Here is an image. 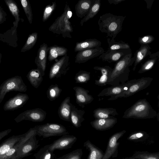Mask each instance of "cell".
Instances as JSON below:
<instances>
[{
    "label": "cell",
    "instance_id": "6da1fadb",
    "mask_svg": "<svg viewBox=\"0 0 159 159\" xmlns=\"http://www.w3.org/2000/svg\"><path fill=\"white\" fill-rule=\"evenodd\" d=\"M132 52L127 54L117 61L113 68L107 84L112 86L123 84L128 80L130 70L129 67L134 63Z\"/></svg>",
    "mask_w": 159,
    "mask_h": 159
},
{
    "label": "cell",
    "instance_id": "7a4b0ae2",
    "mask_svg": "<svg viewBox=\"0 0 159 159\" xmlns=\"http://www.w3.org/2000/svg\"><path fill=\"white\" fill-rule=\"evenodd\" d=\"M125 16H117L108 13L100 16L98 21L99 30L107 37L114 39L122 30Z\"/></svg>",
    "mask_w": 159,
    "mask_h": 159
},
{
    "label": "cell",
    "instance_id": "3957f363",
    "mask_svg": "<svg viewBox=\"0 0 159 159\" xmlns=\"http://www.w3.org/2000/svg\"><path fill=\"white\" fill-rule=\"evenodd\" d=\"M157 111L146 99L138 100L124 112L122 118L125 119H152L157 116Z\"/></svg>",
    "mask_w": 159,
    "mask_h": 159
},
{
    "label": "cell",
    "instance_id": "277c9868",
    "mask_svg": "<svg viewBox=\"0 0 159 159\" xmlns=\"http://www.w3.org/2000/svg\"><path fill=\"white\" fill-rule=\"evenodd\" d=\"M72 15L71 9L66 2L64 12L57 18L48 30L54 34H61L64 38H71L70 33L73 32V29L70 20Z\"/></svg>",
    "mask_w": 159,
    "mask_h": 159
},
{
    "label": "cell",
    "instance_id": "5b68a950",
    "mask_svg": "<svg viewBox=\"0 0 159 159\" xmlns=\"http://www.w3.org/2000/svg\"><path fill=\"white\" fill-rule=\"evenodd\" d=\"M153 79L150 77H142L137 79L132 80L128 89L120 93L111 97L108 99L113 101L118 98H127L138 92L147 88L150 84Z\"/></svg>",
    "mask_w": 159,
    "mask_h": 159
},
{
    "label": "cell",
    "instance_id": "8992f818",
    "mask_svg": "<svg viewBox=\"0 0 159 159\" xmlns=\"http://www.w3.org/2000/svg\"><path fill=\"white\" fill-rule=\"evenodd\" d=\"M27 90V86L21 76H15L9 78L0 85V103L8 93L13 91L25 92Z\"/></svg>",
    "mask_w": 159,
    "mask_h": 159
},
{
    "label": "cell",
    "instance_id": "52a82bcc",
    "mask_svg": "<svg viewBox=\"0 0 159 159\" xmlns=\"http://www.w3.org/2000/svg\"><path fill=\"white\" fill-rule=\"evenodd\" d=\"M34 127L37 135L43 138L63 135L69 133L65 127L58 124L47 123Z\"/></svg>",
    "mask_w": 159,
    "mask_h": 159
},
{
    "label": "cell",
    "instance_id": "ba28073f",
    "mask_svg": "<svg viewBox=\"0 0 159 159\" xmlns=\"http://www.w3.org/2000/svg\"><path fill=\"white\" fill-rule=\"evenodd\" d=\"M70 65L69 57L67 55L57 60L50 68L48 74L49 79L60 78L65 75L70 69Z\"/></svg>",
    "mask_w": 159,
    "mask_h": 159
},
{
    "label": "cell",
    "instance_id": "9c48e42d",
    "mask_svg": "<svg viewBox=\"0 0 159 159\" xmlns=\"http://www.w3.org/2000/svg\"><path fill=\"white\" fill-rule=\"evenodd\" d=\"M46 115L45 111L40 108H37L24 111L15 118L14 120L17 123L24 120L40 122L45 120Z\"/></svg>",
    "mask_w": 159,
    "mask_h": 159
},
{
    "label": "cell",
    "instance_id": "30bf717a",
    "mask_svg": "<svg viewBox=\"0 0 159 159\" xmlns=\"http://www.w3.org/2000/svg\"><path fill=\"white\" fill-rule=\"evenodd\" d=\"M40 146L36 135L31 137L21 146L11 159H22L32 154V152Z\"/></svg>",
    "mask_w": 159,
    "mask_h": 159
},
{
    "label": "cell",
    "instance_id": "8fae6325",
    "mask_svg": "<svg viewBox=\"0 0 159 159\" xmlns=\"http://www.w3.org/2000/svg\"><path fill=\"white\" fill-rule=\"evenodd\" d=\"M126 132V130H123L115 133L110 138L107 149L102 159H109L111 157L117 156L118 147L119 144L117 141Z\"/></svg>",
    "mask_w": 159,
    "mask_h": 159
},
{
    "label": "cell",
    "instance_id": "7c38bea8",
    "mask_svg": "<svg viewBox=\"0 0 159 159\" xmlns=\"http://www.w3.org/2000/svg\"><path fill=\"white\" fill-rule=\"evenodd\" d=\"M77 140V138L73 135H63L50 144L49 149L54 152L56 150H62L70 148Z\"/></svg>",
    "mask_w": 159,
    "mask_h": 159
},
{
    "label": "cell",
    "instance_id": "4fadbf2b",
    "mask_svg": "<svg viewBox=\"0 0 159 159\" xmlns=\"http://www.w3.org/2000/svg\"><path fill=\"white\" fill-rule=\"evenodd\" d=\"M104 52L105 50L101 47L78 52L75 57V62L78 63H85L100 56Z\"/></svg>",
    "mask_w": 159,
    "mask_h": 159
},
{
    "label": "cell",
    "instance_id": "5bb4252c",
    "mask_svg": "<svg viewBox=\"0 0 159 159\" xmlns=\"http://www.w3.org/2000/svg\"><path fill=\"white\" fill-rule=\"evenodd\" d=\"M29 99L28 95L19 93L7 100L4 104L3 110L5 111H13L22 107Z\"/></svg>",
    "mask_w": 159,
    "mask_h": 159
},
{
    "label": "cell",
    "instance_id": "9a60e30c",
    "mask_svg": "<svg viewBox=\"0 0 159 159\" xmlns=\"http://www.w3.org/2000/svg\"><path fill=\"white\" fill-rule=\"evenodd\" d=\"M130 48L113 50H107L101 54L99 58L104 61L109 63L117 62L126 55L132 53Z\"/></svg>",
    "mask_w": 159,
    "mask_h": 159
},
{
    "label": "cell",
    "instance_id": "2e32d148",
    "mask_svg": "<svg viewBox=\"0 0 159 159\" xmlns=\"http://www.w3.org/2000/svg\"><path fill=\"white\" fill-rule=\"evenodd\" d=\"M73 89L75 92V96L76 103L84 108L85 105L90 103L94 99L93 97L89 94V90L79 87L75 86Z\"/></svg>",
    "mask_w": 159,
    "mask_h": 159
},
{
    "label": "cell",
    "instance_id": "e0dca14e",
    "mask_svg": "<svg viewBox=\"0 0 159 159\" xmlns=\"http://www.w3.org/2000/svg\"><path fill=\"white\" fill-rule=\"evenodd\" d=\"M49 48V47H48L47 44L45 43L41 45L35 59V63L37 68L42 71L44 76L46 68L47 56Z\"/></svg>",
    "mask_w": 159,
    "mask_h": 159
},
{
    "label": "cell",
    "instance_id": "ac0fdd59",
    "mask_svg": "<svg viewBox=\"0 0 159 159\" xmlns=\"http://www.w3.org/2000/svg\"><path fill=\"white\" fill-rule=\"evenodd\" d=\"M35 135H37V131L34 127L31 128L25 133V136L9 150L2 159H11L19 148L31 137Z\"/></svg>",
    "mask_w": 159,
    "mask_h": 159
},
{
    "label": "cell",
    "instance_id": "d6986e66",
    "mask_svg": "<svg viewBox=\"0 0 159 159\" xmlns=\"http://www.w3.org/2000/svg\"><path fill=\"white\" fill-rule=\"evenodd\" d=\"M129 80L123 84L112 86L103 89L98 95V97L112 96L119 94L126 90L132 82Z\"/></svg>",
    "mask_w": 159,
    "mask_h": 159
},
{
    "label": "cell",
    "instance_id": "ffe728a7",
    "mask_svg": "<svg viewBox=\"0 0 159 159\" xmlns=\"http://www.w3.org/2000/svg\"><path fill=\"white\" fill-rule=\"evenodd\" d=\"M117 122V119L114 117L108 119H95L90 122L91 126L96 129L104 131L112 128Z\"/></svg>",
    "mask_w": 159,
    "mask_h": 159
},
{
    "label": "cell",
    "instance_id": "44dd1931",
    "mask_svg": "<svg viewBox=\"0 0 159 159\" xmlns=\"http://www.w3.org/2000/svg\"><path fill=\"white\" fill-rule=\"evenodd\" d=\"M72 105L70 97L66 98L62 101L58 111V116L61 119L71 122L70 115Z\"/></svg>",
    "mask_w": 159,
    "mask_h": 159
},
{
    "label": "cell",
    "instance_id": "7402d4cb",
    "mask_svg": "<svg viewBox=\"0 0 159 159\" xmlns=\"http://www.w3.org/2000/svg\"><path fill=\"white\" fill-rule=\"evenodd\" d=\"M95 70L100 71L101 75L98 80H95V84L100 86H103L107 84L113 68L108 66H95L93 67Z\"/></svg>",
    "mask_w": 159,
    "mask_h": 159
},
{
    "label": "cell",
    "instance_id": "603a6c76",
    "mask_svg": "<svg viewBox=\"0 0 159 159\" xmlns=\"http://www.w3.org/2000/svg\"><path fill=\"white\" fill-rule=\"evenodd\" d=\"M151 47L148 44H142L134 54V66L133 70L135 71L137 66L147 56L152 54L150 51Z\"/></svg>",
    "mask_w": 159,
    "mask_h": 159
},
{
    "label": "cell",
    "instance_id": "cb8c5ba5",
    "mask_svg": "<svg viewBox=\"0 0 159 159\" xmlns=\"http://www.w3.org/2000/svg\"><path fill=\"white\" fill-rule=\"evenodd\" d=\"M25 135V134L18 135H13L4 141L0 145V159H2L4 155L9 150Z\"/></svg>",
    "mask_w": 159,
    "mask_h": 159
},
{
    "label": "cell",
    "instance_id": "d4e9b609",
    "mask_svg": "<svg viewBox=\"0 0 159 159\" xmlns=\"http://www.w3.org/2000/svg\"><path fill=\"white\" fill-rule=\"evenodd\" d=\"M118 115L116 109L112 107L98 108L93 111V116L95 119L113 118Z\"/></svg>",
    "mask_w": 159,
    "mask_h": 159
},
{
    "label": "cell",
    "instance_id": "484cf974",
    "mask_svg": "<svg viewBox=\"0 0 159 159\" xmlns=\"http://www.w3.org/2000/svg\"><path fill=\"white\" fill-rule=\"evenodd\" d=\"M43 76L42 71L37 68L30 70L26 75V77L31 84L37 89L43 81Z\"/></svg>",
    "mask_w": 159,
    "mask_h": 159
},
{
    "label": "cell",
    "instance_id": "4316f807",
    "mask_svg": "<svg viewBox=\"0 0 159 159\" xmlns=\"http://www.w3.org/2000/svg\"><path fill=\"white\" fill-rule=\"evenodd\" d=\"M85 111L83 110L79 109L73 104L71 106L70 118L71 122L76 128L81 126V123L84 120L83 117Z\"/></svg>",
    "mask_w": 159,
    "mask_h": 159
},
{
    "label": "cell",
    "instance_id": "83f0119b",
    "mask_svg": "<svg viewBox=\"0 0 159 159\" xmlns=\"http://www.w3.org/2000/svg\"><path fill=\"white\" fill-rule=\"evenodd\" d=\"M101 42L95 39H87L84 41L77 42L74 49L75 52L100 47Z\"/></svg>",
    "mask_w": 159,
    "mask_h": 159
},
{
    "label": "cell",
    "instance_id": "f1b7e54d",
    "mask_svg": "<svg viewBox=\"0 0 159 159\" xmlns=\"http://www.w3.org/2000/svg\"><path fill=\"white\" fill-rule=\"evenodd\" d=\"M93 0H80L75 5V13L80 18L84 17L90 9Z\"/></svg>",
    "mask_w": 159,
    "mask_h": 159
},
{
    "label": "cell",
    "instance_id": "f546056e",
    "mask_svg": "<svg viewBox=\"0 0 159 159\" xmlns=\"http://www.w3.org/2000/svg\"><path fill=\"white\" fill-rule=\"evenodd\" d=\"M84 147L89 151L87 159H102L104 154L103 152L93 144L89 140L85 142Z\"/></svg>",
    "mask_w": 159,
    "mask_h": 159
},
{
    "label": "cell",
    "instance_id": "4dcf8cb0",
    "mask_svg": "<svg viewBox=\"0 0 159 159\" xmlns=\"http://www.w3.org/2000/svg\"><path fill=\"white\" fill-rule=\"evenodd\" d=\"M148 59L141 66L138 73L142 74L151 69L155 63L159 60V51H157L149 55Z\"/></svg>",
    "mask_w": 159,
    "mask_h": 159
},
{
    "label": "cell",
    "instance_id": "1f68e13d",
    "mask_svg": "<svg viewBox=\"0 0 159 159\" xmlns=\"http://www.w3.org/2000/svg\"><path fill=\"white\" fill-rule=\"evenodd\" d=\"M68 50L67 48L62 46L54 45L49 47L48 59L51 61L59 56L67 55Z\"/></svg>",
    "mask_w": 159,
    "mask_h": 159
},
{
    "label": "cell",
    "instance_id": "d6a6232c",
    "mask_svg": "<svg viewBox=\"0 0 159 159\" xmlns=\"http://www.w3.org/2000/svg\"><path fill=\"white\" fill-rule=\"evenodd\" d=\"M4 1L10 11L15 19V21L13 22V27L16 28L20 20V11L17 5L13 0H5Z\"/></svg>",
    "mask_w": 159,
    "mask_h": 159
},
{
    "label": "cell",
    "instance_id": "836d02e7",
    "mask_svg": "<svg viewBox=\"0 0 159 159\" xmlns=\"http://www.w3.org/2000/svg\"><path fill=\"white\" fill-rule=\"evenodd\" d=\"M101 6L100 0H93L91 7L86 16L81 20V26L83 25L84 23L93 18L99 11Z\"/></svg>",
    "mask_w": 159,
    "mask_h": 159
},
{
    "label": "cell",
    "instance_id": "e575fe53",
    "mask_svg": "<svg viewBox=\"0 0 159 159\" xmlns=\"http://www.w3.org/2000/svg\"><path fill=\"white\" fill-rule=\"evenodd\" d=\"M50 144L46 145L40 148L34 155L35 159H53L55 157L53 152L49 149Z\"/></svg>",
    "mask_w": 159,
    "mask_h": 159
},
{
    "label": "cell",
    "instance_id": "d590c367",
    "mask_svg": "<svg viewBox=\"0 0 159 159\" xmlns=\"http://www.w3.org/2000/svg\"><path fill=\"white\" fill-rule=\"evenodd\" d=\"M108 48L107 50H113L130 48L129 44L122 41H116L114 39L108 38L107 39Z\"/></svg>",
    "mask_w": 159,
    "mask_h": 159
},
{
    "label": "cell",
    "instance_id": "8d00e7d4",
    "mask_svg": "<svg viewBox=\"0 0 159 159\" xmlns=\"http://www.w3.org/2000/svg\"><path fill=\"white\" fill-rule=\"evenodd\" d=\"M128 158L129 159H159V152L150 153L147 151H138L134 153L132 156Z\"/></svg>",
    "mask_w": 159,
    "mask_h": 159
},
{
    "label": "cell",
    "instance_id": "74e56055",
    "mask_svg": "<svg viewBox=\"0 0 159 159\" xmlns=\"http://www.w3.org/2000/svg\"><path fill=\"white\" fill-rule=\"evenodd\" d=\"M62 91L57 84H52L47 91V97L50 101H54L59 96Z\"/></svg>",
    "mask_w": 159,
    "mask_h": 159
},
{
    "label": "cell",
    "instance_id": "f35d334b",
    "mask_svg": "<svg viewBox=\"0 0 159 159\" xmlns=\"http://www.w3.org/2000/svg\"><path fill=\"white\" fill-rule=\"evenodd\" d=\"M38 33L37 32H33L30 34L21 52H25L31 49L36 43Z\"/></svg>",
    "mask_w": 159,
    "mask_h": 159
},
{
    "label": "cell",
    "instance_id": "ab89813d",
    "mask_svg": "<svg viewBox=\"0 0 159 159\" xmlns=\"http://www.w3.org/2000/svg\"><path fill=\"white\" fill-rule=\"evenodd\" d=\"M74 79L76 83H86L90 79V73L85 70H80L76 74Z\"/></svg>",
    "mask_w": 159,
    "mask_h": 159
},
{
    "label": "cell",
    "instance_id": "60d3db41",
    "mask_svg": "<svg viewBox=\"0 0 159 159\" xmlns=\"http://www.w3.org/2000/svg\"><path fill=\"white\" fill-rule=\"evenodd\" d=\"M22 6L30 24L33 20V14L30 3L28 0H20Z\"/></svg>",
    "mask_w": 159,
    "mask_h": 159
},
{
    "label": "cell",
    "instance_id": "b9f144b4",
    "mask_svg": "<svg viewBox=\"0 0 159 159\" xmlns=\"http://www.w3.org/2000/svg\"><path fill=\"white\" fill-rule=\"evenodd\" d=\"M83 154L82 149L79 148L65 154L56 159H81Z\"/></svg>",
    "mask_w": 159,
    "mask_h": 159
},
{
    "label": "cell",
    "instance_id": "7bdbcfd3",
    "mask_svg": "<svg viewBox=\"0 0 159 159\" xmlns=\"http://www.w3.org/2000/svg\"><path fill=\"white\" fill-rule=\"evenodd\" d=\"M56 6V3L54 2H52L51 4L47 5L45 7L43 12L42 18L43 22L46 21L49 18L55 10Z\"/></svg>",
    "mask_w": 159,
    "mask_h": 159
},
{
    "label": "cell",
    "instance_id": "ee69618b",
    "mask_svg": "<svg viewBox=\"0 0 159 159\" xmlns=\"http://www.w3.org/2000/svg\"><path fill=\"white\" fill-rule=\"evenodd\" d=\"M147 136L148 134L145 132L139 131L131 134L128 137L127 139L129 140H139V139L147 138Z\"/></svg>",
    "mask_w": 159,
    "mask_h": 159
},
{
    "label": "cell",
    "instance_id": "f6af8a7d",
    "mask_svg": "<svg viewBox=\"0 0 159 159\" xmlns=\"http://www.w3.org/2000/svg\"><path fill=\"white\" fill-rule=\"evenodd\" d=\"M155 39L154 37L151 35H147L139 37V43L141 44H148L152 43Z\"/></svg>",
    "mask_w": 159,
    "mask_h": 159
},
{
    "label": "cell",
    "instance_id": "bcb514c9",
    "mask_svg": "<svg viewBox=\"0 0 159 159\" xmlns=\"http://www.w3.org/2000/svg\"><path fill=\"white\" fill-rule=\"evenodd\" d=\"M6 13L0 6V24L6 20Z\"/></svg>",
    "mask_w": 159,
    "mask_h": 159
},
{
    "label": "cell",
    "instance_id": "7dc6e473",
    "mask_svg": "<svg viewBox=\"0 0 159 159\" xmlns=\"http://www.w3.org/2000/svg\"><path fill=\"white\" fill-rule=\"evenodd\" d=\"M11 129H7L0 132V141L11 132Z\"/></svg>",
    "mask_w": 159,
    "mask_h": 159
},
{
    "label": "cell",
    "instance_id": "c3c4849f",
    "mask_svg": "<svg viewBox=\"0 0 159 159\" xmlns=\"http://www.w3.org/2000/svg\"><path fill=\"white\" fill-rule=\"evenodd\" d=\"M125 0H107V1L110 4H113L116 5Z\"/></svg>",
    "mask_w": 159,
    "mask_h": 159
},
{
    "label": "cell",
    "instance_id": "681fc988",
    "mask_svg": "<svg viewBox=\"0 0 159 159\" xmlns=\"http://www.w3.org/2000/svg\"><path fill=\"white\" fill-rule=\"evenodd\" d=\"M147 3V7L148 10H150L152 7V4L154 0H144Z\"/></svg>",
    "mask_w": 159,
    "mask_h": 159
},
{
    "label": "cell",
    "instance_id": "f907efd6",
    "mask_svg": "<svg viewBox=\"0 0 159 159\" xmlns=\"http://www.w3.org/2000/svg\"><path fill=\"white\" fill-rule=\"evenodd\" d=\"M124 159H138V158L129 159V158L128 157H126V158H124Z\"/></svg>",
    "mask_w": 159,
    "mask_h": 159
}]
</instances>
